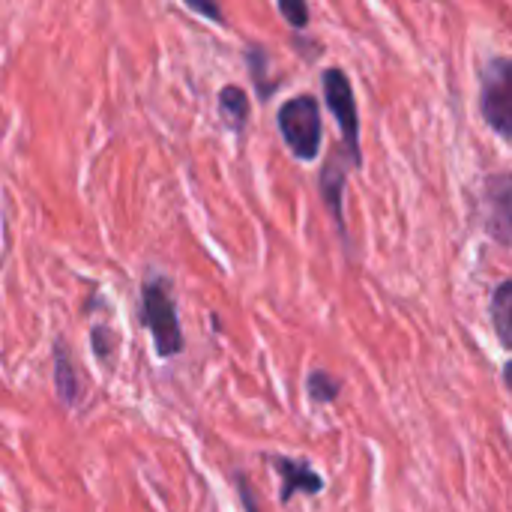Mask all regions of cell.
<instances>
[{
    "label": "cell",
    "mask_w": 512,
    "mask_h": 512,
    "mask_svg": "<svg viewBox=\"0 0 512 512\" xmlns=\"http://www.w3.org/2000/svg\"><path fill=\"white\" fill-rule=\"evenodd\" d=\"M141 327L153 339V351L159 360H174L186 351V336L174 300V285L165 273L147 270L141 279V306H138Z\"/></svg>",
    "instance_id": "obj_1"
},
{
    "label": "cell",
    "mask_w": 512,
    "mask_h": 512,
    "mask_svg": "<svg viewBox=\"0 0 512 512\" xmlns=\"http://www.w3.org/2000/svg\"><path fill=\"white\" fill-rule=\"evenodd\" d=\"M276 126L297 162H315L321 156L324 123H321V102L312 93L291 96L276 111Z\"/></svg>",
    "instance_id": "obj_2"
},
{
    "label": "cell",
    "mask_w": 512,
    "mask_h": 512,
    "mask_svg": "<svg viewBox=\"0 0 512 512\" xmlns=\"http://www.w3.org/2000/svg\"><path fill=\"white\" fill-rule=\"evenodd\" d=\"M321 90L330 114L336 117V126L342 132V150L354 162V168H363V144H360V108H357V93L351 84V75L342 66H327L321 69Z\"/></svg>",
    "instance_id": "obj_3"
},
{
    "label": "cell",
    "mask_w": 512,
    "mask_h": 512,
    "mask_svg": "<svg viewBox=\"0 0 512 512\" xmlns=\"http://www.w3.org/2000/svg\"><path fill=\"white\" fill-rule=\"evenodd\" d=\"M480 117L501 141H512V60L507 54L489 57L480 72Z\"/></svg>",
    "instance_id": "obj_4"
},
{
    "label": "cell",
    "mask_w": 512,
    "mask_h": 512,
    "mask_svg": "<svg viewBox=\"0 0 512 512\" xmlns=\"http://www.w3.org/2000/svg\"><path fill=\"white\" fill-rule=\"evenodd\" d=\"M354 162L348 159V153L339 147H333L321 165V174H318V195H321V204L327 207L330 219H333V228L342 240L345 249H351V228H348V219H345V189H348V177H351Z\"/></svg>",
    "instance_id": "obj_5"
},
{
    "label": "cell",
    "mask_w": 512,
    "mask_h": 512,
    "mask_svg": "<svg viewBox=\"0 0 512 512\" xmlns=\"http://www.w3.org/2000/svg\"><path fill=\"white\" fill-rule=\"evenodd\" d=\"M480 201V216H483V231L501 246H512V177L510 171H495L486 174L477 192Z\"/></svg>",
    "instance_id": "obj_6"
},
{
    "label": "cell",
    "mask_w": 512,
    "mask_h": 512,
    "mask_svg": "<svg viewBox=\"0 0 512 512\" xmlns=\"http://www.w3.org/2000/svg\"><path fill=\"white\" fill-rule=\"evenodd\" d=\"M267 465L276 471L279 477V504H291L297 495H306V498H318L324 492V477L306 462V459H297V456H282V453H273L267 456Z\"/></svg>",
    "instance_id": "obj_7"
},
{
    "label": "cell",
    "mask_w": 512,
    "mask_h": 512,
    "mask_svg": "<svg viewBox=\"0 0 512 512\" xmlns=\"http://www.w3.org/2000/svg\"><path fill=\"white\" fill-rule=\"evenodd\" d=\"M51 381H54V396L60 399V405L66 411L81 408L84 387H81V375H78L75 357H72V351H69L63 336H57L54 345H51Z\"/></svg>",
    "instance_id": "obj_8"
},
{
    "label": "cell",
    "mask_w": 512,
    "mask_h": 512,
    "mask_svg": "<svg viewBox=\"0 0 512 512\" xmlns=\"http://www.w3.org/2000/svg\"><path fill=\"white\" fill-rule=\"evenodd\" d=\"M243 60H246L249 81H252V90H255L258 102H270V96H276L279 87H282V78H273V54H270V48L261 45V42H249L243 48Z\"/></svg>",
    "instance_id": "obj_9"
},
{
    "label": "cell",
    "mask_w": 512,
    "mask_h": 512,
    "mask_svg": "<svg viewBox=\"0 0 512 512\" xmlns=\"http://www.w3.org/2000/svg\"><path fill=\"white\" fill-rule=\"evenodd\" d=\"M216 111H219V120L228 132H234L237 138L246 135L249 129V117H252V105H249V93L246 87L240 84H225L219 93H216Z\"/></svg>",
    "instance_id": "obj_10"
},
{
    "label": "cell",
    "mask_w": 512,
    "mask_h": 512,
    "mask_svg": "<svg viewBox=\"0 0 512 512\" xmlns=\"http://www.w3.org/2000/svg\"><path fill=\"white\" fill-rule=\"evenodd\" d=\"M489 318L504 351L512 348V279H501L489 297Z\"/></svg>",
    "instance_id": "obj_11"
},
{
    "label": "cell",
    "mask_w": 512,
    "mask_h": 512,
    "mask_svg": "<svg viewBox=\"0 0 512 512\" xmlns=\"http://www.w3.org/2000/svg\"><path fill=\"white\" fill-rule=\"evenodd\" d=\"M342 390H345V381L330 375L327 369H312L306 378V396L312 405H333L339 402Z\"/></svg>",
    "instance_id": "obj_12"
},
{
    "label": "cell",
    "mask_w": 512,
    "mask_h": 512,
    "mask_svg": "<svg viewBox=\"0 0 512 512\" xmlns=\"http://www.w3.org/2000/svg\"><path fill=\"white\" fill-rule=\"evenodd\" d=\"M90 348H93L96 363L105 366V369H111L114 366V357H117V333L108 324H93L90 327Z\"/></svg>",
    "instance_id": "obj_13"
},
{
    "label": "cell",
    "mask_w": 512,
    "mask_h": 512,
    "mask_svg": "<svg viewBox=\"0 0 512 512\" xmlns=\"http://www.w3.org/2000/svg\"><path fill=\"white\" fill-rule=\"evenodd\" d=\"M276 9L279 15L285 18V24L294 30V33H303L309 27V3L306 0H276Z\"/></svg>",
    "instance_id": "obj_14"
},
{
    "label": "cell",
    "mask_w": 512,
    "mask_h": 512,
    "mask_svg": "<svg viewBox=\"0 0 512 512\" xmlns=\"http://www.w3.org/2000/svg\"><path fill=\"white\" fill-rule=\"evenodd\" d=\"M189 12H195L198 18H204V21H213V24H219V27H225L228 24V18H225V9L219 6V0H180Z\"/></svg>",
    "instance_id": "obj_15"
},
{
    "label": "cell",
    "mask_w": 512,
    "mask_h": 512,
    "mask_svg": "<svg viewBox=\"0 0 512 512\" xmlns=\"http://www.w3.org/2000/svg\"><path fill=\"white\" fill-rule=\"evenodd\" d=\"M234 486H237V498H240L243 512H261L258 510V498H255V486H252V480L243 471L234 474Z\"/></svg>",
    "instance_id": "obj_16"
}]
</instances>
